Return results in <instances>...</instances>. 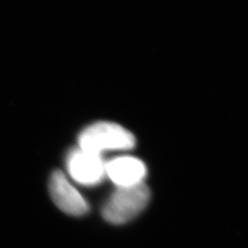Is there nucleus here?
I'll return each instance as SVG.
<instances>
[{"instance_id": "1", "label": "nucleus", "mask_w": 248, "mask_h": 248, "mask_svg": "<svg viewBox=\"0 0 248 248\" xmlns=\"http://www.w3.org/2000/svg\"><path fill=\"white\" fill-rule=\"evenodd\" d=\"M79 148L101 155L108 151L129 150L135 145L133 133L114 123L99 122L84 129L78 137Z\"/></svg>"}, {"instance_id": "2", "label": "nucleus", "mask_w": 248, "mask_h": 248, "mask_svg": "<svg viewBox=\"0 0 248 248\" xmlns=\"http://www.w3.org/2000/svg\"><path fill=\"white\" fill-rule=\"evenodd\" d=\"M150 200V190L143 182L130 186L118 187L102 209V215L108 222L123 224L142 212Z\"/></svg>"}, {"instance_id": "3", "label": "nucleus", "mask_w": 248, "mask_h": 248, "mask_svg": "<svg viewBox=\"0 0 248 248\" xmlns=\"http://www.w3.org/2000/svg\"><path fill=\"white\" fill-rule=\"evenodd\" d=\"M106 164L101 155L82 150H72L66 157V169L70 177L83 185H96L106 175Z\"/></svg>"}, {"instance_id": "4", "label": "nucleus", "mask_w": 248, "mask_h": 248, "mask_svg": "<svg viewBox=\"0 0 248 248\" xmlns=\"http://www.w3.org/2000/svg\"><path fill=\"white\" fill-rule=\"evenodd\" d=\"M50 193L54 203L63 213L80 216L89 211V205L79 191L61 171H54L50 178Z\"/></svg>"}, {"instance_id": "5", "label": "nucleus", "mask_w": 248, "mask_h": 248, "mask_svg": "<svg viewBox=\"0 0 248 248\" xmlns=\"http://www.w3.org/2000/svg\"><path fill=\"white\" fill-rule=\"evenodd\" d=\"M106 175L117 185L130 186L143 182L146 168L141 160L131 156H123L111 160L106 164Z\"/></svg>"}]
</instances>
